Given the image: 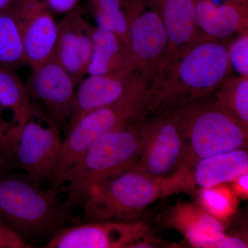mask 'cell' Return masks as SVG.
<instances>
[{
  "label": "cell",
  "instance_id": "13",
  "mask_svg": "<svg viewBox=\"0 0 248 248\" xmlns=\"http://www.w3.org/2000/svg\"><path fill=\"white\" fill-rule=\"evenodd\" d=\"M141 74L138 70L131 69L85 77L77 87L67 132L86 114L123 97Z\"/></svg>",
  "mask_w": 248,
  "mask_h": 248
},
{
  "label": "cell",
  "instance_id": "22",
  "mask_svg": "<svg viewBox=\"0 0 248 248\" xmlns=\"http://www.w3.org/2000/svg\"><path fill=\"white\" fill-rule=\"evenodd\" d=\"M214 94L229 113L248 126V76H231Z\"/></svg>",
  "mask_w": 248,
  "mask_h": 248
},
{
  "label": "cell",
  "instance_id": "10",
  "mask_svg": "<svg viewBox=\"0 0 248 248\" xmlns=\"http://www.w3.org/2000/svg\"><path fill=\"white\" fill-rule=\"evenodd\" d=\"M25 86L31 99L41 103L46 115L59 128L68 125L78 85L56 59L31 69Z\"/></svg>",
  "mask_w": 248,
  "mask_h": 248
},
{
  "label": "cell",
  "instance_id": "8",
  "mask_svg": "<svg viewBox=\"0 0 248 248\" xmlns=\"http://www.w3.org/2000/svg\"><path fill=\"white\" fill-rule=\"evenodd\" d=\"M62 141L59 127L32 105V112L13 149L14 169L24 171L37 187L50 180Z\"/></svg>",
  "mask_w": 248,
  "mask_h": 248
},
{
  "label": "cell",
  "instance_id": "31",
  "mask_svg": "<svg viewBox=\"0 0 248 248\" xmlns=\"http://www.w3.org/2000/svg\"><path fill=\"white\" fill-rule=\"evenodd\" d=\"M11 170L12 169H11V168L6 166L2 161H0V173L8 172V171H11Z\"/></svg>",
  "mask_w": 248,
  "mask_h": 248
},
{
  "label": "cell",
  "instance_id": "12",
  "mask_svg": "<svg viewBox=\"0 0 248 248\" xmlns=\"http://www.w3.org/2000/svg\"><path fill=\"white\" fill-rule=\"evenodd\" d=\"M144 9L130 22L129 48L137 69L153 77L166 63L169 42L157 11Z\"/></svg>",
  "mask_w": 248,
  "mask_h": 248
},
{
  "label": "cell",
  "instance_id": "30",
  "mask_svg": "<svg viewBox=\"0 0 248 248\" xmlns=\"http://www.w3.org/2000/svg\"><path fill=\"white\" fill-rule=\"evenodd\" d=\"M16 0H0V10L7 7L10 5L14 4Z\"/></svg>",
  "mask_w": 248,
  "mask_h": 248
},
{
  "label": "cell",
  "instance_id": "6",
  "mask_svg": "<svg viewBox=\"0 0 248 248\" xmlns=\"http://www.w3.org/2000/svg\"><path fill=\"white\" fill-rule=\"evenodd\" d=\"M167 195L165 179H155L132 169L86 201L81 223L138 221L147 207Z\"/></svg>",
  "mask_w": 248,
  "mask_h": 248
},
{
  "label": "cell",
  "instance_id": "25",
  "mask_svg": "<svg viewBox=\"0 0 248 248\" xmlns=\"http://www.w3.org/2000/svg\"><path fill=\"white\" fill-rule=\"evenodd\" d=\"M13 124H8L1 117L0 112V161L11 169H14L13 146L10 139V133Z\"/></svg>",
  "mask_w": 248,
  "mask_h": 248
},
{
  "label": "cell",
  "instance_id": "11",
  "mask_svg": "<svg viewBox=\"0 0 248 248\" xmlns=\"http://www.w3.org/2000/svg\"><path fill=\"white\" fill-rule=\"evenodd\" d=\"M14 7L27 66L33 69L55 55L58 22L45 0H16Z\"/></svg>",
  "mask_w": 248,
  "mask_h": 248
},
{
  "label": "cell",
  "instance_id": "5",
  "mask_svg": "<svg viewBox=\"0 0 248 248\" xmlns=\"http://www.w3.org/2000/svg\"><path fill=\"white\" fill-rule=\"evenodd\" d=\"M152 77L142 73L132 89L117 102L83 116L67 132L50 181L58 188L63 174L103 135L124 126L145 113L144 101Z\"/></svg>",
  "mask_w": 248,
  "mask_h": 248
},
{
  "label": "cell",
  "instance_id": "21",
  "mask_svg": "<svg viewBox=\"0 0 248 248\" xmlns=\"http://www.w3.org/2000/svg\"><path fill=\"white\" fill-rule=\"evenodd\" d=\"M27 65L14 4L0 10V67L17 69Z\"/></svg>",
  "mask_w": 248,
  "mask_h": 248
},
{
  "label": "cell",
  "instance_id": "16",
  "mask_svg": "<svg viewBox=\"0 0 248 248\" xmlns=\"http://www.w3.org/2000/svg\"><path fill=\"white\" fill-rule=\"evenodd\" d=\"M199 29L204 36L225 40L248 31V0H226L221 5L195 0Z\"/></svg>",
  "mask_w": 248,
  "mask_h": 248
},
{
  "label": "cell",
  "instance_id": "3",
  "mask_svg": "<svg viewBox=\"0 0 248 248\" xmlns=\"http://www.w3.org/2000/svg\"><path fill=\"white\" fill-rule=\"evenodd\" d=\"M184 155L176 172L166 179L171 192L199 160L246 148L248 126L228 112L212 94L180 108Z\"/></svg>",
  "mask_w": 248,
  "mask_h": 248
},
{
  "label": "cell",
  "instance_id": "27",
  "mask_svg": "<svg viewBox=\"0 0 248 248\" xmlns=\"http://www.w3.org/2000/svg\"><path fill=\"white\" fill-rule=\"evenodd\" d=\"M53 14L65 15L79 6L81 0H45Z\"/></svg>",
  "mask_w": 248,
  "mask_h": 248
},
{
  "label": "cell",
  "instance_id": "15",
  "mask_svg": "<svg viewBox=\"0 0 248 248\" xmlns=\"http://www.w3.org/2000/svg\"><path fill=\"white\" fill-rule=\"evenodd\" d=\"M152 1L167 35L166 64L179 58L205 36L197 24L195 0Z\"/></svg>",
  "mask_w": 248,
  "mask_h": 248
},
{
  "label": "cell",
  "instance_id": "14",
  "mask_svg": "<svg viewBox=\"0 0 248 248\" xmlns=\"http://www.w3.org/2000/svg\"><path fill=\"white\" fill-rule=\"evenodd\" d=\"M54 58L79 84L87 76L93 51V28L83 17L79 6L63 15L58 22Z\"/></svg>",
  "mask_w": 248,
  "mask_h": 248
},
{
  "label": "cell",
  "instance_id": "24",
  "mask_svg": "<svg viewBox=\"0 0 248 248\" xmlns=\"http://www.w3.org/2000/svg\"><path fill=\"white\" fill-rule=\"evenodd\" d=\"M227 50L232 69L240 76H248V31L239 34Z\"/></svg>",
  "mask_w": 248,
  "mask_h": 248
},
{
  "label": "cell",
  "instance_id": "26",
  "mask_svg": "<svg viewBox=\"0 0 248 248\" xmlns=\"http://www.w3.org/2000/svg\"><path fill=\"white\" fill-rule=\"evenodd\" d=\"M31 245L0 221V248H27Z\"/></svg>",
  "mask_w": 248,
  "mask_h": 248
},
{
  "label": "cell",
  "instance_id": "23",
  "mask_svg": "<svg viewBox=\"0 0 248 248\" xmlns=\"http://www.w3.org/2000/svg\"><path fill=\"white\" fill-rule=\"evenodd\" d=\"M231 196L229 191L223 187L213 186L202 188L201 202L210 213L217 217H223L229 215L232 210Z\"/></svg>",
  "mask_w": 248,
  "mask_h": 248
},
{
  "label": "cell",
  "instance_id": "18",
  "mask_svg": "<svg viewBox=\"0 0 248 248\" xmlns=\"http://www.w3.org/2000/svg\"><path fill=\"white\" fill-rule=\"evenodd\" d=\"M247 171L248 153L243 148L199 160L186 177L191 175L192 184L202 189L232 182Z\"/></svg>",
  "mask_w": 248,
  "mask_h": 248
},
{
  "label": "cell",
  "instance_id": "9",
  "mask_svg": "<svg viewBox=\"0 0 248 248\" xmlns=\"http://www.w3.org/2000/svg\"><path fill=\"white\" fill-rule=\"evenodd\" d=\"M157 242L151 228L133 222H86L67 225L55 232L46 248H153Z\"/></svg>",
  "mask_w": 248,
  "mask_h": 248
},
{
  "label": "cell",
  "instance_id": "20",
  "mask_svg": "<svg viewBox=\"0 0 248 248\" xmlns=\"http://www.w3.org/2000/svg\"><path fill=\"white\" fill-rule=\"evenodd\" d=\"M0 107L14 114L10 133L13 149L21 130L32 112V104L25 84L12 70L0 67Z\"/></svg>",
  "mask_w": 248,
  "mask_h": 248
},
{
  "label": "cell",
  "instance_id": "4",
  "mask_svg": "<svg viewBox=\"0 0 248 248\" xmlns=\"http://www.w3.org/2000/svg\"><path fill=\"white\" fill-rule=\"evenodd\" d=\"M72 210L59 200L58 188L37 187L26 174L0 173V221L27 242L50 237L70 224Z\"/></svg>",
  "mask_w": 248,
  "mask_h": 248
},
{
  "label": "cell",
  "instance_id": "19",
  "mask_svg": "<svg viewBox=\"0 0 248 248\" xmlns=\"http://www.w3.org/2000/svg\"><path fill=\"white\" fill-rule=\"evenodd\" d=\"M97 27L110 31L128 45L130 22L145 9L143 0H89Z\"/></svg>",
  "mask_w": 248,
  "mask_h": 248
},
{
  "label": "cell",
  "instance_id": "17",
  "mask_svg": "<svg viewBox=\"0 0 248 248\" xmlns=\"http://www.w3.org/2000/svg\"><path fill=\"white\" fill-rule=\"evenodd\" d=\"M92 40L93 51L87 76L138 70L130 48L118 35L110 31L93 28Z\"/></svg>",
  "mask_w": 248,
  "mask_h": 248
},
{
  "label": "cell",
  "instance_id": "29",
  "mask_svg": "<svg viewBox=\"0 0 248 248\" xmlns=\"http://www.w3.org/2000/svg\"><path fill=\"white\" fill-rule=\"evenodd\" d=\"M232 182H235L236 190L240 194H244V195H248V171L240 174L239 177H236Z\"/></svg>",
  "mask_w": 248,
  "mask_h": 248
},
{
  "label": "cell",
  "instance_id": "28",
  "mask_svg": "<svg viewBox=\"0 0 248 248\" xmlns=\"http://www.w3.org/2000/svg\"><path fill=\"white\" fill-rule=\"evenodd\" d=\"M208 248H248V244L245 240L237 236L223 235L210 243Z\"/></svg>",
  "mask_w": 248,
  "mask_h": 248
},
{
  "label": "cell",
  "instance_id": "2",
  "mask_svg": "<svg viewBox=\"0 0 248 248\" xmlns=\"http://www.w3.org/2000/svg\"><path fill=\"white\" fill-rule=\"evenodd\" d=\"M146 114L93 142L61 179L68 208L81 206L122 174L133 169L144 143Z\"/></svg>",
  "mask_w": 248,
  "mask_h": 248
},
{
  "label": "cell",
  "instance_id": "1",
  "mask_svg": "<svg viewBox=\"0 0 248 248\" xmlns=\"http://www.w3.org/2000/svg\"><path fill=\"white\" fill-rule=\"evenodd\" d=\"M232 73L226 46L205 36L152 78L145 97V113L180 108L210 95Z\"/></svg>",
  "mask_w": 248,
  "mask_h": 248
},
{
  "label": "cell",
  "instance_id": "7",
  "mask_svg": "<svg viewBox=\"0 0 248 248\" xmlns=\"http://www.w3.org/2000/svg\"><path fill=\"white\" fill-rule=\"evenodd\" d=\"M179 115L180 108L146 114L144 143L133 169L162 180L176 172L185 150Z\"/></svg>",
  "mask_w": 248,
  "mask_h": 248
}]
</instances>
